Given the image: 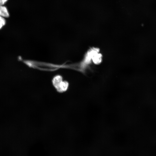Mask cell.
<instances>
[{
  "instance_id": "6da1fadb",
  "label": "cell",
  "mask_w": 156,
  "mask_h": 156,
  "mask_svg": "<svg viewBox=\"0 0 156 156\" xmlns=\"http://www.w3.org/2000/svg\"><path fill=\"white\" fill-rule=\"evenodd\" d=\"M68 87V83L66 81H63L61 83L58 88L57 91L60 93H63L66 91Z\"/></svg>"
},
{
  "instance_id": "7a4b0ae2",
  "label": "cell",
  "mask_w": 156,
  "mask_h": 156,
  "mask_svg": "<svg viewBox=\"0 0 156 156\" xmlns=\"http://www.w3.org/2000/svg\"><path fill=\"white\" fill-rule=\"evenodd\" d=\"M0 16L8 18L9 16V13L7 8L5 6L0 5Z\"/></svg>"
},
{
  "instance_id": "3957f363",
  "label": "cell",
  "mask_w": 156,
  "mask_h": 156,
  "mask_svg": "<svg viewBox=\"0 0 156 156\" xmlns=\"http://www.w3.org/2000/svg\"><path fill=\"white\" fill-rule=\"evenodd\" d=\"M62 81V79L60 76H57L54 77L52 81L53 84L56 89Z\"/></svg>"
},
{
  "instance_id": "277c9868",
  "label": "cell",
  "mask_w": 156,
  "mask_h": 156,
  "mask_svg": "<svg viewBox=\"0 0 156 156\" xmlns=\"http://www.w3.org/2000/svg\"><path fill=\"white\" fill-rule=\"evenodd\" d=\"M5 20L4 18L0 16V29L5 25Z\"/></svg>"
},
{
  "instance_id": "5b68a950",
  "label": "cell",
  "mask_w": 156,
  "mask_h": 156,
  "mask_svg": "<svg viewBox=\"0 0 156 156\" xmlns=\"http://www.w3.org/2000/svg\"><path fill=\"white\" fill-rule=\"evenodd\" d=\"M8 0H0V5H3Z\"/></svg>"
}]
</instances>
